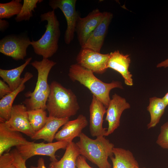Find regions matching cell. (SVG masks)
Masks as SVG:
<instances>
[{"mask_svg": "<svg viewBox=\"0 0 168 168\" xmlns=\"http://www.w3.org/2000/svg\"><path fill=\"white\" fill-rule=\"evenodd\" d=\"M76 143L80 154L99 168H111L108 158L113 156L114 145L104 136L91 138L82 133Z\"/></svg>", "mask_w": 168, "mask_h": 168, "instance_id": "obj_4", "label": "cell"}, {"mask_svg": "<svg viewBox=\"0 0 168 168\" xmlns=\"http://www.w3.org/2000/svg\"><path fill=\"white\" fill-rule=\"evenodd\" d=\"M162 99L165 105L167 106L168 105V92Z\"/></svg>", "mask_w": 168, "mask_h": 168, "instance_id": "obj_35", "label": "cell"}, {"mask_svg": "<svg viewBox=\"0 0 168 168\" xmlns=\"http://www.w3.org/2000/svg\"><path fill=\"white\" fill-rule=\"evenodd\" d=\"M113 17L110 12H104V16L81 48H88L100 52L104 44L109 24Z\"/></svg>", "mask_w": 168, "mask_h": 168, "instance_id": "obj_15", "label": "cell"}, {"mask_svg": "<svg viewBox=\"0 0 168 168\" xmlns=\"http://www.w3.org/2000/svg\"><path fill=\"white\" fill-rule=\"evenodd\" d=\"M106 109L100 100L92 96L89 106V128L91 135L93 137L105 136L107 128H103L102 125Z\"/></svg>", "mask_w": 168, "mask_h": 168, "instance_id": "obj_13", "label": "cell"}, {"mask_svg": "<svg viewBox=\"0 0 168 168\" xmlns=\"http://www.w3.org/2000/svg\"><path fill=\"white\" fill-rule=\"evenodd\" d=\"M68 75L72 81H77L87 87L106 109L111 100L110 96V91L115 88L124 89L120 82L113 81L109 83L104 82L97 78L91 71L77 63L70 66Z\"/></svg>", "mask_w": 168, "mask_h": 168, "instance_id": "obj_1", "label": "cell"}, {"mask_svg": "<svg viewBox=\"0 0 168 168\" xmlns=\"http://www.w3.org/2000/svg\"><path fill=\"white\" fill-rule=\"evenodd\" d=\"M10 153L13 163L17 168H27L26 164V160L21 156L16 149H13Z\"/></svg>", "mask_w": 168, "mask_h": 168, "instance_id": "obj_28", "label": "cell"}, {"mask_svg": "<svg viewBox=\"0 0 168 168\" xmlns=\"http://www.w3.org/2000/svg\"><path fill=\"white\" fill-rule=\"evenodd\" d=\"M41 21H46L44 34L38 40L31 42L34 52L41 56L43 58H48L53 56L58 49V42L60 36V24L54 10L42 14L40 16Z\"/></svg>", "mask_w": 168, "mask_h": 168, "instance_id": "obj_5", "label": "cell"}, {"mask_svg": "<svg viewBox=\"0 0 168 168\" xmlns=\"http://www.w3.org/2000/svg\"><path fill=\"white\" fill-rule=\"evenodd\" d=\"M69 143L63 141L44 143L30 142L25 145L16 147L21 156L27 160L35 155L46 156L50 157L51 161L58 160L56 152L58 150L66 148Z\"/></svg>", "mask_w": 168, "mask_h": 168, "instance_id": "obj_6", "label": "cell"}, {"mask_svg": "<svg viewBox=\"0 0 168 168\" xmlns=\"http://www.w3.org/2000/svg\"><path fill=\"white\" fill-rule=\"evenodd\" d=\"M156 143L161 148L168 149V121L161 126Z\"/></svg>", "mask_w": 168, "mask_h": 168, "instance_id": "obj_27", "label": "cell"}, {"mask_svg": "<svg viewBox=\"0 0 168 168\" xmlns=\"http://www.w3.org/2000/svg\"><path fill=\"white\" fill-rule=\"evenodd\" d=\"M86 158L82 155L77 157L76 162L77 168H92L87 163Z\"/></svg>", "mask_w": 168, "mask_h": 168, "instance_id": "obj_31", "label": "cell"}, {"mask_svg": "<svg viewBox=\"0 0 168 168\" xmlns=\"http://www.w3.org/2000/svg\"><path fill=\"white\" fill-rule=\"evenodd\" d=\"M30 168H46L44 159L42 157L40 158L38 160L37 165L36 166H31Z\"/></svg>", "mask_w": 168, "mask_h": 168, "instance_id": "obj_33", "label": "cell"}, {"mask_svg": "<svg viewBox=\"0 0 168 168\" xmlns=\"http://www.w3.org/2000/svg\"><path fill=\"white\" fill-rule=\"evenodd\" d=\"M0 168H17L13 163L10 152L0 156Z\"/></svg>", "mask_w": 168, "mask_h": 168, "instance_id": "obj_29", "label": "cell"}, {"mask_svg": "<svg viewBox=\"0 0 168 168\" xmlns=\"http://www.w3.org/2000/svg\"><path fill=\"white\" fill-rule=\"evenodd\" d=\"M49 85L50 91L46 105L49 116L64 118L76 114L80 106L77 96L72 90L55 81Z\"/></svg>", "mask_w": 168, "mask_h": 168, "instance_id": "obj_2", "label": "cell"}, {"mask_svg": "<svg viewBox=\"0 0 168 168\" xmlns=\"http://www.w3.org/2000/svg\"><path fill=\"white\" fill-rule=\"evenodd\" d=\"M21 1V0H12L8 2L0 3V19H8L17 15L22 7Z\"/></svg>", "mask_w": 168, "mask_h": 168, "instance_id": "obj_25", "label": "cell"}, {"mask_svg": "<svg viewBox=\"0 0 168 168\" xmlns=\"http://www.w3.org/2000/svg\"><path fill=\"white\" fill-rule=\"evenodd\" d=\"M27 110L23 104L13 105L10 118L4 123L10 130L21 132L31 138L35 132L30 124Z\"/></svg>", "mask_w": 168, "mask_h": 168, "instance_id": "obj_10", "label": "cell"}, {"mask_svg": "<svg viewBox=\"0 0 168 168\" xmlns=\"http://www.w3.org/2000/svg\"><path fill=\"white\" fill-rule=\"evenodd\" d=\"M104 16L98 8L93 10L86 16L78 17L75 32L81 48L83 47L89 36L100 24Z\"/></svg>", "mask_w": 168, "mask_h": 168, "instance_id": "obj_11", "label": "cell"}, {"mask_svg": "<svg viewBox=\"0 0 168 168\" xmlns=\"http://www.w3.org/2000/svg\"><path fill=\"white\" fill-rule=\"evenodd\" d=\"M9 23L7 21L0 19V30L4 32L9 27Z\"/></svg>", "mask_w": 168, "mask_h": 168, "instance_id": "obj_32", "label": "cell"}, {"mask_svg": "<svg viewBox=\"0 0 168 168\" xmlns=\"http://www.w3.org/2000/svg\"><path fill=\"white\" fill-rule=\"evenodd\" d=\"M56 63L48 58L41 61L35 60L30 63L38 72L36 85L33 92L28 91L25 95L27 97L23 101L28 110L39 109L45 110L47 100L50 91L48 78L52 68Z\"/></svg>", "mask_w": 168, "mask_h": 168, "instance_id": "obj_3", "label": "cell"}, {"mask_svg": "<svg viewBox=\"0 0 168 168\" xmlns=\"http://www.w3.org/2000/svg\"><path fill=\"white\" fill-rule=\"evenodd\" d=\"M41 0H24L21 9L15 18L17 22L23 21H29L33 16V12L35 11L38 3L41 2Z\"/></svg>", "mask_w": 168, "mask_h": 168, "instance_id": "obj_26", "label": "cell"}, {"mask_svg": "<svg viewBox=\"0 0 168 168\" xmlns=\"http://www.w3.org/2000/svg\"><path fill=\"white\" fill-rule=\"evenodd\" d=\"M168 67V58L158 63L156 65L157 68L163 67L166 68Z\"/></svg>", "mask_w": 168, "mask_h": 168, "instance_id": "obj_34", "label": "cell"}, {"mask_svg": "<svg viewBox=\"0 0 168 168\" xmlns=\"http://www.w3.org/2000/svg\"><path fill=\"white\" fill-rule=\"evenodd\" d=\"M31 42L27 36L14 35L6 36L0 40V52L16 61L23 60Z\"/></svg>", "mask_w": 168, "mask_h": 168, "instance_id": "obj_8", "label": "cell"}, {"mask_svg": "<svg viewBox=\"0 0 168 168\" xmlns=\"http://www.w3.org/2000/svg\"><path fill=\"white\" fill-rule=\"evenodd\" d=\"M166 107L162 98L154 96L149 98L147 108L150 115V120L147 125L148 129L154 127L159 122Z\"/></svg>", "mask_w": 168, "mask_h": 168, "instance_id": "obj_23", "label": "cell"}, {"mask_svg": "<svg viewBox=\"0 0 168 168\" xmlns=\"http://www.w3.org/2000/svg\"><path fill=\"white\" fill-rule=\"evenodd\" d=\"M113 152L114 157H110L112 168H140L138 162L130 151L114 147Z\"/></svg>", "mask_w": 168, "mask_h": 168, "instance_id": "obj_20", "label": "cell"}, {"mask_svg": "<svg viewBox=\"0 0 168 168\" xmlns=\"http://www.w3.org/2000/svg\"><path fill=\"white\" fill-rule=\"evenodd\" d=\"M80 155L76 143L73 142L69 143L62 158L59 161H51L48 168H76L77 159Z\"/></svg>", "mask_w": 168, "mask_h": 168, "instance_id": "obj_21", "label": "cell"}, {"mask_svg": "<svg viewBox=\"0 0 168 168\" xmlns=\"http://www.w3.org/2000/svg\"><path fill=\"white\" fill-rule=\"evenodd\" d=\"M110 53L102 54L88 48H81L76 58L77 63L97 74L107 69Z\"/></svg>", "mask_w": 168, "mask_h": 168, "instance_id": "obj_9", "label": "cell"}, {"mask_svg": "<svg viewBox=\"0 0 168 168\" xmlns=\"http://www.w3.org/2000/svg\"><path fill=\"white\" fill-rule=\"evenodd\" d=\"M33 77V74L29 72L25 74L23 81L19 86L11 93L1 99L0 100V121L5 122L10 118L13 103L18 94L25 89V83Z\"/></svg>", "mask_w": 168, "mask_h": 168, "instance_id": "obj_19", "label": "cell"}, {"mask_svg": "<svg viewBox=\"0 0 168 168\" xmlns=\"http://www.w3.org/2000/svg\"><path fill=\"white\" fill-rule=\"evenodd\" d=\"M131 63L129 55H124L119 50L110 53L107 68H111L119 72L123 77L125 83L129 86L133 85L132 75L128 70Z\"/></svg>", "mask_w": 168, "mask_h": 168, "instance_id": "obj_16", "label": "cell"}, {"mask_svg": "<svg viewBox=\"0 0 168 168\" xmlns=\"http://www.w3.org/2000/svg\"><path fill=\"white\" fill-rule=\"evenodd\" d=\"M69 118H58L48 116L47 121L44 126L35 132L31 138L33 140L43 139L48 143L52 142L59 128L68 121Z\"/></svg>", "mask_w": 168, "mask_h": 168, "instance_id": "obj_18", "label": "cell"}, {"mask_svg": "<svg viewBox=\"0 0 168 168\" xmlns=\"http://www.w3.org/2000/svg\"><path fill=\"white\" fill-rule=\"evenodd\" d=\"M32 59V57L28 58L23 64L14 68L9 70L0 69V77L7 84L12 91L17 88L22 83L24 77L21 78V75Z\"/></svg>", "mask_w": 168, "mask_h": 168, "instance_id": "obj_22", "label": "cell"}, {"mask_svg": "<svg viewBox=\"0 0 168 168\" xmlns=\"http://www.w3.org/2000/svg\"><path fill=\"white\" fill-rule=\"evenodd\" d=\"M130 108L125 98L116 93L112 96L106 111L105 119L108 123L105 136L113 133L120 125V118L123 112Z\"/></svg>", "mask_w": 168, "mask_h": 168, "instance_id": "obj_12", "label": "cell"}, {"mask_svg": "<svg viewBox=\"0 0 168 168\" xmlns=\"http://www.w3.org/2000/svg\"><path fill=\"white\" fill-rule=\"evenodd\" d=\"M145 168V167H143V168Z\"/></svg>", "mask_w": 168, "mask_h": 168, "instance_id": "obj_36", "label": "cell"}, {"mask_svg": "<svg viewBox=\"0 0 168 168\" xmlns=\"http://www.w3.org/2000/svg\"><path fill=\"white\" fill-rule=\"evenodd\" d=\"M12 91L9 86L3 80H0V98H2Z\"/></svg>", "mask_w": 168, "mask_h": 168, "instance_id": "obj_30", "label": "cell"}, {"mask_svg": "<svg viewBox=\"0 0 168 168\" xmlns=\"http://www.w3.org/2000/svg\"><path fill=\"white\" fill-rule=\"evenodd\" d=\"M76 0H50L49 5L53 10L59 8L63 12L67 21L65 33V43L69 44L73 40L77 22L79 15L76 10Z\"/></svg>", "mask_w": 168, "mask_h": 168, "instance_id": "obj_7", "label": "cell"}, {"mask_svg": "<svg viewBox=\"0 0 168 168\" xmlns=\"http://www.w3.org/2000/svg\"><path fill=\"white\" fill-rule=\"evenodd\" d=\"M27 113L30 124L35 132L44 126L48 118L46 112L43 109L27 110Z\"/></svg>", "mask_w": 168, "mask_h": 168, "instance_id": "obj_24", "label": "cell"}, {"mask_svg": "<svg viewBox=\"0 0 168 168\" xmlns=\"http://www.w3.org/2000/svg\"><path fill=\"white\" fill-rule=\"evenodd\" d=\"M88 124V120L86 116L80 114L76 119L66 123L61 129L57 133L55 139L57 141L68 143L72 142L74 138L79 137L82 130Z\"/></svg>", "mask_w": 168, "mask_h": 168, "instance_id": "obj_14", "label": "cell"}, {"mask_svg": "<svg viewBox=\"0 0 168 168\" xmlns=\"http://www.w3.org/2000/svg\"><path fill=\"white\" fill-rule=\"evenodd\" d=\"M29 142L20 132L11 130L4 122H0V156L13 147L25 145Z\"/></svg>", "mask_w": 168, "mask_h": 168, "instance_id": "obj_17", "label": "cell"}]
</instances>
